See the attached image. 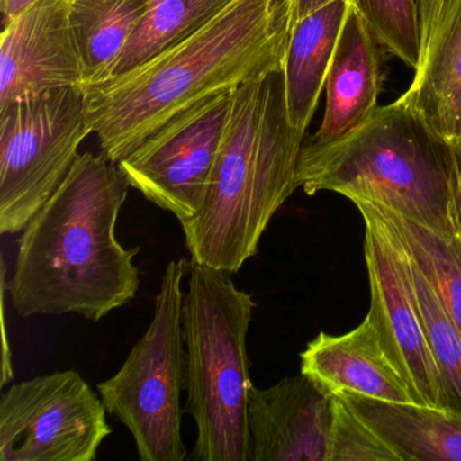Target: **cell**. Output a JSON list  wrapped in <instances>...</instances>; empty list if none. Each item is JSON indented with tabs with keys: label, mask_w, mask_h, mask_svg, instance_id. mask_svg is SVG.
<instances>
[{
	"label": "cell",
	"mask_w": 461,
	"mask_h": 461,
	"mask_svg": "<svg viewBox=\"0 0 461 461\" xmlns=\"http://www.w3.org/2000/svg\"><path fill=\"white\" fill-rule=\"evenodd\" d=\"M293 28L294 0H234L141 66L82 88L102 153L118 163L199 102L282 72Z\"/></svg>",
	"instance_id": "obj_1"
},
{
	"label": "cell",
	"mask_w": 461,
	"mask_h": 461,
	"mask_svg": "<svg viewBox=\"0 0 461 461\" xmlns=\"http://www.w3.org/2000/svg\"><path fill=\"white\" fill-rule=\"evenodd\" d=\"M129 187L104 153L77 156L18 239L7 285L18 315L79 314L98 322L134 299L140 247L126 249L115 231Z\"/></svg>",
	"instance_id": "obj_2"
},
{
	"label": "cell",
	"mask_w": 461,
	"mask_h": 461,
	"mask_svg": "<svg viewBox=\"0 0 461 461\" xmlns=\"http://www.w3.org/2000/svg\"><path fill=\"white\" fill-rule=\"evenodd\" d=\"M304 133L288 121L282 72L236 88L206 199L183 223L191 263L236 274L298 185Z\"/></svg>",
	"instance_id": "obj_3"
},
{
	"label": "cell",
	"mask_w": 461,
	"mask_h": 461,
	"mask_svg": "<svg viewBox=\"0 0 461 461\" xmlns=\"http://www.w3.org/2000/svg\"><path fill=\"white\" fill-rule=\"evenodd\" d=\"M447 166L449 144L399 98L339 139L309 140L299 156L298 185L310 196L331 191L452 233Z\"/></svg>",
	"instance_id": "obj_4"
},
{
	"label": "cell",
	"mask_w": 461,
	"mask_h": 461,
	"mask_svg": "<svg viewBox=\"0 0 461 461\" xmlns=\"http://www.w3.org/2000/svg\"><path fill=\"white\" fill-rule=\"evenodd\" d=\"M231 275L190 261L183 333L185 411L198 430L191 461H252L247 339L256 303Z\"/></svg>",
	"instance_id": "obj_5"
},
{
	"label": "cell",
	"mask_w": 461,
	"mask_h": 461,
	"mask_svg": "<svg viewBox=\"0 0 461 461\" xmlns=\"http://www.w3.org/2000/svg\"><path fill=\"white\" fill-rule=\"evenodd\" d=\"M185 258L167 264L155 315L120 371L99 383L107 412L131 431L141 461H185L183 410L185 342L183 333Z\"/></svg>",
	"instance_id": "obj_6"
},
{
	"label": "cell",
	"mask_w": 461,
	"mask_h": 461,
	"mask_svg": "<svg viewBox=\"0 0 461 461\" xmlns=\"http://www.w3.org/2000/svg\"><path fill=\"white\" fill-rule=\"evenodd\" d=\"M93 133L80 87L0 107V233H21L47 203Z\"/></svg>",
	"instance_id": "obj_7"
},
{
	"label": "cell",
	"mask_w": 461,
	"mask_h": 461,
	"mask_svg": "<svg viewBox=\"0 0 461 461\" xmlns=\"http://www.w3.org/2000/svg\"><path fill=\"white\" fill-rule=\"evenodd\" d=\"M110 434L101 395L74 369L15 383L0 398V461H95Z\"/></svg>",
	"instance_id": "obj_8"
},
{
	"label": "cell",
	"mask_w": 461,
	"mask_h": 461,
	"mask_svg": "<svg viewBox=\"0 0 461 461\" xmlns=\"http://www.w3.org/2000/svg\"><path fill=\"white\" fill-rule=\"evenodd\" d=\"M234 91L180 113L117 163L131 187L174 214L180 225L203 207Z\"/></svg>",
	"instance_id": "obj_9"
},
{
	"label": "cell",
	"mask_w": 461,
	"mask_h": 461,
	"mask_svg": "<svg viewBox=\"0 0 461 461\" xmlns=\"http://www.w3.org/2000/svg\"><path fill=\"white\" fill-rule=\"evenodd\" d=\"M353 204L366 222L368 315L383 347L418 404L449 407L444 379L420 320L403 244L375 204L361 201Z\"/></svg>",
	"instance_id": "obj_10"
},
{
	"label": "cell",
	"mask_w": 461,
	"mask_h": 461,
	"mask_svg": "<svg viewBox=\"0 0 461 461\" xmlns=\"http://www.w3.org/2000/svg\"><path fill=\"white\" fill-rule=\"evenodd\" d=\"M64 87H83V66L69 21V0H39L4 23L0 107Z\"/></svg>",
	"instance_id": "obj_11"
},
{
	"label": "cell",
	"mask_w": 461,
	"mask_h": 461,
	"mask_svg": "<svg viewBox=\"0 0 461 461\" xmlns=\"http://www.w3.org/2000/svg\"><path fill=\"white\" fill-rule=\"evenodd\" d=\"M333 396L307 375L252 385L248 426L252 461H326Z\"/></svg>",
	"instance_id": "obj_12"
},
{
	"label": "cell",
	"mask_w": 461,
	"mask_h": 461,
	"mask_svg": "<svg viewBox=\"0 0 461 461\" xmlns=\"http://www.w3.org/2000/svg\"><path fill=\"white\" fill-rule=\"evenodd\" d=\"M301 372L331 396L417 403L368 314L357 328L341 336L318 334L301 353Z\"/></svg>",
	"instance_id": "obj_13"
},
{
	"label": "cell",
	"mask_w": 461,
	"mask_h": 461,
	"mask_svg": "<svg viewBox=\"0 0 461 461\" xmlns=\"http://www.w3.org/2000/svg\"><path fill=\"white\" fill-rule=\"evenodd\" d=\"M401 99L439 139L461 140V0H436L414 80Z\"/></svg>",
	"instance_id": "obj_14"
},
{
	"label": "cell",
	"mask_w": 461,
	"mask_h": 461,
	"mask_svg": "<svg viewBox=\"0 0 461 461\" xmlns=\"http://www.w3.org/2000/svg\"><path fill=\"white\" fill-rule=\"evenodd\" d=\"M379 47L368 23L352 2L326 79L322 123L310 141L339 139L375 112L382 90Z\"/></svg>",
	"instance_id": "obj_15"
},
{
	"label": "cell",
	"mask_w": 461,
	"mask_h": 461,
	"mask_svg": "<svg viewBox=\"0 0 461 461\" xmlns=\"http://www.w3.org/2000/svg\"><path fill=\"white\" fill-rule=\"evenodd\" d=\"M352 0H331L294 23L283 64L288 121L306 133L325 90L337 42Z\"/></svg>",
	"instance_id": "obj_16"
},
{
	"label": "cell",
	"mask_w": 461,
	"mask_h": 461,
	"mask_svg": "<svg viewBox=\"0 0 461 461\" xmlns=\"http://www.w3.org/2000/svg\"><path fill=\"white\" fill-rule=\"evenodd\" d=\"M341 396L401 453L403 461H461L458 410Z\"/></svg>",
	"instance_id": "obj_17"
},
{
	"label": "cell",
	"mask_w": 461,
	"mask_h": 461,
	"mask_svg": "<svg viewBox=\"0 0 461 461\" xmlns=\"http://www.w3.org/2000/svg\"><path fill=\"white\" fill-rule=\"evenodd\" d=\"M145 13V0H69V21L83 66V87L110 79Z\"/></svg>",
	"instance_id": "obj_18"
},
{
	"label": "cell",
	"mask_w": 461,
	"mask_h": 461,
	"mask_svg": "<svg viewBox=\"0 0 461 461\" xmlns=\"http://www.w3.org/2000/svg\"><path fill=\"white\" fill-rule=\"evenodd\" d=\"M234 0H145V13L125 50L115 61L112 77L141 66L172 45L191 36L217 17Z\"/></svg>",
	"instance_id": "obj_19"
},
{
	"label": "cell",
	"mask_w": 461,
	"mask_h": 461,
	"mask_svg": "<svg viewBox=\"0 0 461 461\" xmlns=\"http://www.w3.org/2000/svg\"><path fill=\"white\" fill-rule=\"evenodd\" d=\"M375 206L395 229L407 252L461 331V242L457 237L379 204Z\"/></svg>",
	"instance_id": "obj_20"
},
{
	"label": "cell",
	"mask_w": 461,
	"mask_h": 461,
	"mask_svg": "<svg viewBox=\"0 0 461 461\" xmlns=\"http://www.w3.org/2000/svg\"><path fill=\"white\" fill-rule=\"evenodd\" d=\"M404 250H406L412 290H414L415 298H417L418 309H420L426 339H428L429 347H430L431 353L436 358L437 366L441 371L449 407L461 411L460 329L447 314L445 307L442 306L436 291L433 290L422 271L418 268L417 264L414 263L411 256L407 252L406 247H404Z\"/></svg>",
	"instance_id": "obj_21"
},
{
	"label": "cell",
	"mask_w": 461,
	"mask_h": 461,
	"mask_svg": "<svg viewBox=\"0 0 461 461\" xmlns=\"http://www.w3.org/2000/svg\"><path fill=\"white\" fill-rule=\"evenodd\" d=\"M380 47L417 68L422 50L418 0H352Z\"/></svg>",
	"instance_id": "obj_22"
},
{
	"label": "cell",
	"mask_w": 461,
	"mask_h": 461,
	"mask_svg": "<svg viewBox=\"0 0 461 461\" xmlns=\"http://www.w3.org/2000/svg\"><path fill=\"white\" fill-rule=\"evenodd\" d=\"M326 461H403V458L347 399L333 396Z\"/></svg>",
	"instance_id": "obj_23"
},
{
	"label": "cell",
	"mask_w": 461,
	"mask_h": 461,
	"mask_svg": "<svg viewBox=\"0 0 461 461\" xmlns=\"http://www.w3.org/2000/svg\"><path fill=\"white\" fill-rule=\"evenodd\" d=\"M447 217L452 233L461 242V140L449 144Z\"/></svg>",
	"instance_id": "obj_24"
},
{
	"label": "cell",
	"mask_w": 461,
	"mask_h": 461,
	"mask_svg": "<svg viewBox=\"0 0 461 461\" xmlns=\"http://www.w3.org/2000/svg\"><path fill=\"white\" fill-rule=\"evenodd\" d=\"M36 2L39 0H0V9L4 13V23L14 20L29 7L33 6Z\"/></svg>",
	"instance_id": "obj_25"
},
{
	"label": "cell",
	"mask_w": 461,
	"mask_h": 461,
	"mask_svg": "<svg viewBox=\"0 0 461 461\" xmlns=\"http://www.w3.org/2000/svg\"><path fill=\"white\" fill-rule=\"evenodd\" d=\"M418 7H420V34H422L423 44L425 40L428 39L429 32H430L436 0H418Z\"/></svg>",
	"instance_id": "obj_26"
},
{
	"label": "cell",
	"mask_w": 461,
	"mask_h": 461,
	"mask_svg": "<svg viewBox=\"0 0 461 461\" xmlns=\"http://www.w3.org/2000/svg\"><path fill=\"white\" fill-rule=\"evenodd\" d=\"M331 0H294V23L314 10L325 6Z\"/></svg>",
	"instance_id": "obj_27"
}]
</instances>
